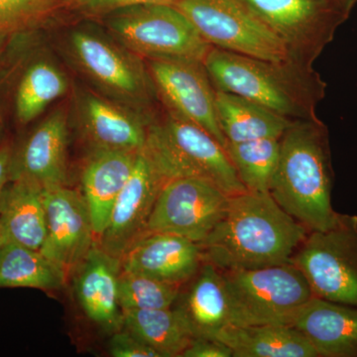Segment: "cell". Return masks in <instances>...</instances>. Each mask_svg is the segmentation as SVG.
Wrapping results in <instances>:
<instances>
[{"instance_id": "1", "label": "cell", "mask_w": 357, "mask_h": 357, "mask_svg": "<svg viewBox=\"0 0 357 357\" xmlns=\"http://www.w3.org/2000/svg\"><path fill=\"white\" fill-rule=\"evenodd\" d=\"M307 230L269 194L234 195L222 220L201 243L204 262L220 271L284 264L306 239Z\"/></svg>"}, {"instance_id": "2", "label": "cell", "mask_w": 357, "mask_h": 357, "mask_svg": "<svg viewBox=\"0 0 357 357\" xmlns=\"http://www.w3.org/2000/svg\"><path fill=\"white\" fill-rule=\"evenodd\" d=\"M280 143L270 196L307 229H335L347 215L332 206L333 173L326 124L319 117L293 121Z\"/></svg>"}, {"instance_id": "3", "label": "cell", "mask_w": 357, "mask_h": 357, "mask_svg": "<svg viewBox=\"0 0 357 357\" xmlns=\"http://www.w3.org/2000/svg\"><path fill=\"white\" fill-rule=\"evenodd\" d=\"M204 65L218 91L248 98L290 119L318 117L328 84L314 67L263 60L211 47Z\"/></svg>"}, {"instance_id": "4", "label": "cell", "mask_w": 357, "mask_h": 357, "mask_svg": "<svg viewBox=\"0 0 357 357\" xmlns=\"http://www.w3.org/2000/svg\"><path fill=\"white\" fill-rule=\"evenodd\" d=\"M142 152L166 181L203 178L229 196L248 191L225 147L203 129L170 112L149 124Z\"/></svg>"}, {"instance_id": "5", "label": "cell", "mask_w": 357, "mask_h": 357, "mask_svg": "<svg viewBox=\"0 0 357 357\" xmlns=\"http://www.w3.org/2000/svg\"><path fill=\"white\" fill-rule=\"evenodd\" d=\"M232 325L285 324L314 297L302 271L292 262L225 271Z\"/></svg>"}, {"instance_id": "6", "label": "cell", "mask_w": 357, "mask_h": 357, "mask_svg": "<svg viewBox=\"0 0 357 357\" xmlns=\"http://www.w3.org/2000/svg\"><path fill=\"white\" fill-rule=\"evenodd\" d=\"M109 32L126 48L151 59L204 62L211 46L172 4H142L107 15Z\"/></svg>"}, {"instance_id": "7", "label": "cell", "mask_w": 357, "mask_h": 357, "mask_svg": "<svg viewBox=\"0 0 357 357\" xmlns=\"http://www.w3.org/2000/svg\"><path fill=\"white\" fill-rule=\"evenodd\" d=\"M286 49L288 61L314 67L351 16L330 0H238Z\"/></svg>"}, {"instance_id": "8", "label": "cell", "mask_w": 357, "mask_h": 357, "mask_svg": "<svg viewBox=\"0 0 357 357\" xmlns=\"http://www.w3.org/2000/svg\"><path fill=\"white\" fill-rule=\"evenodd\" d=\"M291 262L305 275L314 297L357 307V218L312 231Z\"/></svg>"}, {"instance_id": "9", "label": "cell", "mask_w": 357, "mask_h": 357, "mask_svg": "<svg viewBox=\"0 0 357 357\" xmlns=\"http://www.w3.org/2000/svg\"><path fill=\"white\" fill-rule=\"evenodd\" d=\"M172 6L213 48L274 62L288 60L278 37L238 0H178Z\"/></svg>"}, {"instance_id": "10", "label": "cell", "mask_w": 357, "mask_h": 357, "mask_svg": "<svg viewBox=\"0 0 357 357\" xmlns=\"http://www.w3.org/2000/svg\"><path fill=\"white\" fill-rule=\"evenodd\" d=\"M229 195L208 181L176 178L162 188L146 232H167L201 244L222 220Z\"/></svg>"}, {"instance_id": "11", "label": "cell", "mask_w": 357, "mask_h": 357, "mask_svg": "<svg viewBox=\"0 0 357 357\" xmlns=\"http://www.w3.org/2000/svg\"><path fill=\"white\" fill-rule=\"evenodd\" d=\"M149 74L167 110L203 129L222 145L227 139L218 124L215 89L203 62L151 59Z\"/></svg>"}, {"instance_id": "12", "label": "cell", "mask_w": 357, "mask_h": 357, "mask_svg": "<svg viewBox=\"0 0 357 357\" xmlns=\"http://www.w3.org/2000/svg\"><path fill=\"white\" fill-rule=\"evenodd\" d=\"M44 195L47 230L40 251L69 280L96 243L88 204L68 185L44 189Z\"/></svg>"}, {"instance_id": "13", "label": "cell", "mask_w": 357, "mask_h": 357, "mask_svg": "<svg viewBox=\"0 0 357 357\" xmlns=\"http://www.w3.org/2000/svg\"><path fill=\"white\" fill-rule=\"evenodd\" d=\"M70 50L96 84L126 102L150 105L156 93L150 74L126 51L96 33L75 30Z\"/></svg>"}, {"instance_id": "14", "label": "cell", "mask_w": 357, "mask_h": 357, "mask_svg": "<svg viewBox=\"0 0 357 357\" xmlns=\"http://www.w3.org/2000/svg\"><path fill=\"white\" fill-rule=\"evenodd\" d=\"M167 181L142 151L135 168L115 202L109 222L98 241L103 251L121 260L146 227L160 191Z\"/></svg>"}, {"instance_id": "15", "label": "cell", "mask_w": 357, "mask_h": 357, "mask_svg": "<svg viewBox=\"0 0 357 357\" xmlns=\"http://www.w3.org/2000/svg\"><path fill=\"white\" fill-rule=\"evenodd\" d=\"M203 259L201 244L167 232H146L126 251L122 271L182 285L198 273Z\"/></svg>"}, {"instance_id": "16", "label": "cell", "mask_w": 357, "mask_h": 357, "mask_svg": "<svg viewBox=\"0 0 357 357\" xmlns=\"http://www.w3.org/2000/svg\"><path fill=\"white\" fill-rule=\"evenodd\" d=\"M68 122L63 110L49 115L35 128L17 155H13L10 178H26L44 189L67 185Z\"/></svg>"}, {"instance_id": "17", "label": "cell", "mask_w": 357, "mask_h": 357, "mask_svg": "<svg viewBox=\"0 0 357 357\" xmlns=\"http://www.w3.org/2000/svg\"><path fill=\"white\" fill-rule=\"evenodd\" d=\"M121 260L103 251L96 243L74 275L75 294L89 321L105 332L122 328L119 281Z\"/></svg>"}, {"instance_id": "18", "label": "cell", "mask_w": 357, "mask_h": 357, "mask_svg": "<svg viewBox=\"0 0 357 357\" xmlns=\"http://www.w3.org/2000/svg\"><path fill=\"white\" fill-rule=\"evenodd\" d=\"M323 357H357V307L312 297L289 319Z\"/></svg>"}, {"instance_id": "19", "label": "cell", "mask_w": 357, "mask_h": 357, "mask_svg": "<svg viewBox=\"0 0 357 357\" xmlns=\"http://www.w3.org/2000/svg\"><path fill=\"white\" fill-rule=\"evenodd\" d=\"M140 152L93 150L84 167L82 189L96 241L105 231L110 213L130 178Z\"/></svg>"}, {"instance_id": "20", "label": "cell", "mask_w": 357, "mask_h": 357, "mask_svg": "<svg viewBox=\"0 0 357 357\" xmlns=\"http://www.w3.org/2000/svg\"><path fill=\"white\" fill-rule=\"evenodd\" d=\"M84 132L95 150L141 152L147 139L143 121L100 96L86 93L82 102Z\"/></svg>"}, {"instance_id": "21", "label": "cell", "mask_w": 357, "mask_h": 357, "mask_svg": "<svg viewBox=\"0 0 357 357\" xmlns=\"http://www.w3.org/2000/svg\"><path fill=\"white\" fill-rule=\"evenodd\" d=\"M9 182L0 204V225L7 241L40 250L47 230L44 188L26 178Z\"/></svg>"}, {"instance_id": "22", "label": "cell", "mask_w": 357, "mask_h": 357, "mask_svg": "<svg viewBox=\"0 0 357 357\" xmlns=\"http://www.w3.org/2000/svg\"><path fill=\"white\" fill-rule=\"evenodd\" d=\"M211 338L227 344L234 357H319L309 340L285 324L229 325Z\"/></svg>"}, {"instance_id": "23", "label": "cell", "mask_w": 357, "mask_h": 357, "mask_svg": "<svg viewBox=\"0 0 357 357\" xmlns=\"http://www.w3.org/2000/svg\"><path fill=\"white\" fill-rule=\"evenodd\" d=\"M215 109L218 124L227 143L265 138L280 139L293 122L248 98L218 89Z\"/></svg>"}, {"instance_id": "24", "label": "cell", "mask_w": 357, "mask_h": 357, "mask_svg": "<svg viewBox=\"0 0 357 357\" xmlns=\"http://www.w3.org/2000/svg\"><path fill=\"white\" fill-rule=\"evenodd\" d=\"M191 326L195 337L211 338L232 325V312L222 272L204 262L184 305L178 307Z\"/></svg>"}, {"instance_id": "25", "label": "cell", "mask_w": 357, "mask_h": 357, "mask_svg": "<svg viewBox=\"0 0 357 357\" xmlns=\"http://www.w3.org/2000/svg\"><path fill=\"white\" fill-rule=\"evenodd\" d=\"M122 328L155 349L161 357L181 356L195 338L178 309L130 310L122 312Z\"/></svg>"}, {"instance_id": "26", "label": "cell", "mask_w": 357, "mask_h": 357, "mask_svg": "<svg viewBox=\"0 0 357 357\" xmlns=\"http://www.w3.org/2000/svg\"><path fill=\"white\" fill-rule=\"evenodd\" d=\"M67 277L40 250L7 241L0 248V288L55 291Z\"/></svg>"}, {"instance_id": "27", "label": "cell", "mask_w": 357, "mask_h": 357, "mask_svg": "<svg viewBox=\"0 0 357 357\" xmlns=\"http://www.w3.org/2000/svg\"><path fill=\"white\" fill-rule=\"evenodd\" d=\"M67 89V79L58 68L46 61L34 63L25 70L16 89V119L22 124L34 121Z\"/></svg>"}, {"instance_id": "28", "label": "cell", "mask_w": 357, "mask_h": 357, "mask_svg": "<svg viewBox=\"0 0 357 357\" xmlns=\"http://www.w3.org/2000/svg\"><path fill=\"white\" fill-rule=\"evenodd\" d=\"M280 147V139L265 138L227 143L225 149L246 190L269 194L272 178L278 165Z\"/></svg>"}, {"instance_id": "29", "label": "cell", "mask_w": 357, "mask_h": 357, "mask_svg": "<svg viewBox=\"0 0 357 357\" xmlns=\"http://www.w3.org/2000/svg\"><path fill=\"white\" fill-rule=\"evenodd\" d=\"M180 294V285L151 277L121 271L119 301L121 312L130 310L169 309Z\"/></svg>"}, {"instance_id": "30", "label": "cell", "mask_w": 357, "mask_h": 357, "mask_svg": "<svg viewBox=\"0 0 357 357\" xmlns=\"http://www.w3.org/2000/svg\"><path fill=\"white\" fill-rule=\"evenodd\" d=\"M61 8L66 0H0V33L31 29Z\"/></svg>"}, {"instance_id": "31", "label": "cell", "mask_w": 357, "mask_h": 357, "mask_svg": "<svg viewBox=\"0 0 357 357\" xmlns=\"http://www.w3.org/2000/svg\"><path fill=\"white\" fill-rule=\"evenodd\" d=\"M178 0H66V8L88 16H105L107 14L142 4H172Z\"/></svg>"}, {"instance_id": "32", "label": "cell", "mask_w": 357, "mask_h": 357, "mask_svg": "<svg viewBox=\"0 0 357 357\" xmlns=\"http://www.w3.org/2000/svg\"><path fill=\"white\" fill-rule=\"evenodd\" d=\"M109 347V354L114 357H161L151 347L123 328L112 333Z\"/></svg>"}, {"instance_id": "33", "label": "cell", "mask_w": 357, "mask_h": 357, "mask_svg": "<svg viewBox=\"0 0 357 357\" xmlns=\"http://www.w3.org/2000/svg\"><path fill=\"white\" fill-rule=\"evenodd\" d=\"M182 357H234L227 344L215 338L195 337Z\"/></svg>"}, {"instance_id": "34", "label": "cell", "mask_w": 357, "mask_h": 357, "mask_svg": "<svg viewBox=\"0 0 357 357\" xmlns=\"http://www.w3.org/2000/svg\"><path fill=\"white\" fill-rule=\"evenodd\" d=\"M13 155L11 148L8 145H4L0 148V204H1L2 195L10 178Z\"/></svg>"}, {"instance_id": "35", "label": "cell", "mask_w": 357, "mask_h": 357, "mask_svg": "<svg viewBox=\"0 0 357 357\" xmlns=\"http://www.w3.org/2000/svg\"><path fill=\"white\" fill-rule=\"evenodd\" d=\"M333 4L340 7L347 15L351 16L352 11L357 6V0H330Z\"/></svg>"}, {"instance_id": "36", "label": "cell", "mask_w": 357, "mask_h": 357, "mask_svg": "<svg viewBox=\"0 0 357 357\" xmlns=\"http://www.w3.org/2000/svg\"><path fill=\"white\" fill-rule=\"evenodd\" d=\"M7 39V34L0 33V56H1L2 51H3L4 45H6Z\"/></svg>"}, {"instance_id": "37", "label": "cell", "mask_w": 357, "mask_h": 357, "mask_svg": "<svg viewBox=\"0 0 357 357\" xmlns=\"http://www.w3.org/2000/svg\"><path fill=\"white\" fill-rule=\"evenodd\" d=\"M6 243H7L6 234H4L1 225H0V248H1V246L3 245V244Z\"/></svg>"}]
</instances>
